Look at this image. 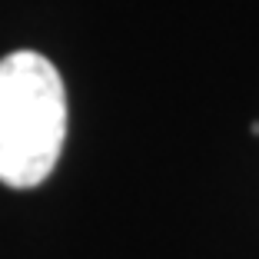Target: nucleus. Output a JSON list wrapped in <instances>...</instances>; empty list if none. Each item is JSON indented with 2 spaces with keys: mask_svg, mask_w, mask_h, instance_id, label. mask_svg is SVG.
<instances>
[{
  "mask_svg": "<svg viewBox=\"0 0 259 259\" xmlns=\"http://www.w3.org/2000/svg\"><path fill=\"white\" fill-rule=\"evenodd\" d=\"M67 140V90L57 67L33 50L0 60V183L40 186Z\"/></svg>",
  "mask_w": 259,
  "mask_h": 259,
  "instance_id": "1",
  "label": "nucleus"
}]
</instances>
